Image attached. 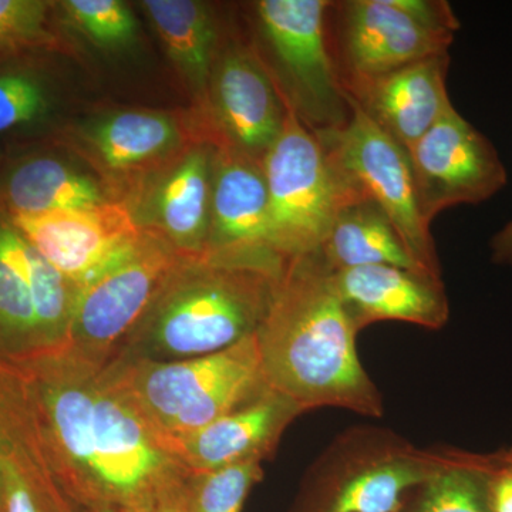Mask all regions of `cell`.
Instances as JSON below:
<instances>
[{
  "label": "cell",
  "mask_w": 512,
  "mask_h": 512,
  "mask_svg": "<svg viewBox=\"0 0 512 512\" xmlns=\"http://www.w3.org/2000/svg\"><path fill=\"white\" fill-rule=\"evenodd\" d=\"M19 372L47 458L80 510L187 507L191 474L106 367L64 353Z\"/></svg>",
  "instance_id": "1"
},
{
  "label": "cell",
  "mask_w": 512,
  "mask_h": 512,
  "mask_svg": "<svg viewBox=\"0 0 512 512\" xmlns=\"http://www.w3.org/2000/svg\"><path fill=\"white\" fill-rule=\"evenodd\" d=\"M359 330L318 255L285 264L256 330L265 382L303 413L322 407L382 417V393L357 353Z\"/></svg>",
  "instance_id": "2"
},
{
  "label": "cell",
  "mask_w": 512,
  "mask_h": 512,
  "mask_svg": "<svg viewBox=\"0 0 512 512\" xmlns=\"http://www.w3.org/2000/svg\"><path fill=\"white\" fill-rule=\"evenodd\" d=\"M285 264L185 255L111 360L174 362L232 348L264 322Z\"/></svg>",
  "instance_id": "3"
},
{
  "label": "cell",
  "mask_w": 512,
  "mask_h": 512,
  "mask_svg": "<svg viewBox=\"0 0 512 512\" xmlns=\"http://www.w3.org/2000/svg\"><path fill=\"white\" fill-rule=\"evenodd\" d=\"M104 367L164 446L268 389L256 333L214 355L174 362L116 359Z\"/></svg>",
  "instance_id": "4"
},
{
  "label": "cell",
  "mask_w": 512,
  "mask_h": 512,
  "mask_svg": "<svg viewBox=\"0 0 512 512\" xmlns=\"http://www.w3.org/2000/svg\"><path fill=\"white\" fill-rule=\"evenodd\" d=\"M456 453L414 446L384 427H350L309 468L295 512H399Z\"/></svg>",
  "instance_id": "5"
},
{
  "label": "cell",
  "mask_w": 512,
  "mask_h": 512,
  "mask_svg": "<svg viewBox=\"0 0 512 512\" xmlns=\"http://www.w3.org/2000/svg\"><path fill=\"white\" fill-rule=\"evenodd\" d=\"M286 109L281 134L262 160L269 249L284 262L316 254L340 212L366 200L318 134Z\"/></svg>",
  "instance_id": "6"
},
{
  "label": "cell",
  "mask_w": 512,
  "mask_h": 512,
  "mask_svg": "<svg viewBox=\"0 0 512 512\" xmlns=\"http://www.w3.org/2000/svg\"><path fill=\"white\" fill-rule=\"evenodd\" d=\"M330 5L329 0L254 5L259 37L271 60L265 67L286 106L316 134L342 127L352 111L330 52Z\"/></svg>",
  "instance_id": "7"
},
{
  "label": "cell",
  "mask_w": 512,
  "mask_h": 512,
  "mask_svg": "<svg viewBox=\"0 0 512 512\" xmlns=\"http://www.w3.org/2000/svg\"><path fill=\"white\" fill-rule=\"evenodd\" d=\"M76 293L0 214V363L22 369L64 355Z\"/></svg>",
  "instance_id": "8"
},
{
  "label": "cell",
  "mask_w": 512,
  "mask_h": 512,
  "mask_svg": "<svg viewBox=\"0 0 512 512\" xmlns=\"http://www.w3.org/2000/svg\"><path fill=\"white\" fill-rule=\"evenodd\" d=\"M183 114L156 110H117L100 114L55 134L53 143L79 153L124 202L138 185L164 170L202 140L220 141L211 121L191 127Z\"/></svg>",
  "instance_id": "9"
},
{
  "label": "cell",
  "mask_w": 512,
  "mask_h": 512,
  "mask_svg": "<svg viewBox=\"0 0 512 512\" xmlns=\"http://www.w3.org/2000/svg\"><path fill=\"white\" fill-rule=\"evenodd\" d=\"M187 254L144 229L120 261L77 288L66 353L90 365L106 366Z\"/></svg>",
  "instance_id": "10"
},
{
  "label": "cell",
  "mask_w": 512,
  "mask_h": 512,
  "mask_svg": "<svg viewBox=\"0 0 512 512\" xmlns=\"http://www.w3.org/2000/svg\"><path fill=\"white\" fill-rule=\"evenodd\" d=\"M349 101V120L318 134L320 140L360 194L392 221L414 261L441 278L436 242L420 210L409 153Z\"/></svg>",
  "instance_id": "11"
},
{
  "label": "cell",
  "mask_w": 512,
  "mask_h": 512,
  "mask_svg": "<svg viewBox=\"0 0 512 512\" xmlns=\"http://www.w3.org/2000/svg\"><path fill=\"white\" fill-rule=\"evenodd\" d=\"M420 210L431 221L457 205L490 200L508 174L494 144L456 107L407 150Z\"/></svg>",
  "instance_id": "12"
},
{
  "label": "cell",
  "mask_w": 512,
  "mask_h": 512,
  "mask_svg": "<svg viewBox=\"0 0 512 512\" xmlns=\"http://www.w3.org/2000/svg\"><path fill=\"white\" fill-rule=\"evenodd\" d=\"M333 62L343 90L400 67L446 55L454 35L431 32L397 8L393 0L332 2Z\"/></svg>",
  "instance_id": "13"
},
{
  "label": "cell",
  "mask_w": 512,
  "mask_h": 512,
  "mask_svg": "<svg viewBox=\"0 0 512 512\" xmlns=\"http://www.w3.org/2000/svg\"><path fill=\"white\" fill-rule=\"evenodd\" d=\"M9 220L76 288L120 261L144 232L130 208L117 200L89 210L20 215Z\"/></svg>",
  "instance_id": "14"
},
{
  "label": "cell",
  "mask_w": 512,
  "mask_h": 512,
  "mask_svg": "<svg viewBox=\"0 0 512 512\" xmlns=\"http://www.w3.org/2000/svg\"><path fill=\"white\" fill-rule=\"evenodd\" d=\"M286 111L255 47L235 43L220 49L205 114L222 144L262 163L281 134Z\"/></svg>",
  "instance_id": "15"
},
{
  "label": "cell",
  "mask_w": 512,
  "mask_h": 512,
  "mask_svg": "<svg viewBox=\"0 0 512 512\" xmlns=\"http://www.w3.org/2000/svg\"><path fill=\"white\" fill-rule=\"evenodd\" d=\"M220 144L202 140L174 163L151 175L124 200L141 228L188 254L207 249L211 222L212 167Z\"/></svg>",
  "instance_id": "16"
},
{
  "label": "cell",
  "mask_w": 512,
  "mask_h": 512,
  "mask_svg": "<svg viewBox=\"0 0 512 512\" xmlns=\"http://www.w3.org/2000/svg\"><path fill=\"white\" fill-rule=\"evenodd\" d=\"M114 200L101 178L82 170L57 144L39 141L6 150L0 167V214L5 217L89 210Z\"/></svg>",
  "instance_id": "17"
},
{
  "label": "cell",
  "mask_w": 512,
  "mask_h": 512,
  "mask_svg": "<svg viewBox=\"0 0 512 512\" xmlns=\"http://www.w3.org/2000/svg\"><path fill=\"white\" fill-rule=\"evenodd\" d=\"M303 414L292 400L271 387L167 450L191 474L212 473L249 460L272 457L293 420Z\"/></svg>",
  "instance_id": "18"
},
{
  "label": "cell",
  "mask_w": 512,
  "mask_h": 512,
  "mask_svg": "<svg viewBox=\"0 0 512 512\" xmlns=\"http://www.w3.org/2000/svg\"><path fill=\"white\" fill-rule=\"evenodd\" d=\"M208 255L225 259H278L269 249L268 188L262 163L220 144L212 167Z\"/></svg>",
  "instance_id": "19"
},
{
  "label": "cell",
  "mask_w": 512,
  "mask_h": 512,
  "mask_svg": "<svg viewBox=\"0 0 512 512\" xmlns=\"http://www.w3.org/2000/svg\"><path fill=\"white\" fill-rule=\"evenodd\" d=\"M332 281L356 329L383 320L439 330L450 318L443 278L393 265L332 272Z\"/></svg>",
  "instance_id": "20"
},
{
  "label": "cell",
  "mask_w": 512,
  "mask_h": 512,
  "mask_svg": "<svg viewBox=\"0 0 512 512\" xmlns=\"http://www.w3.org/2000/svg\"><path fill=\"white\" fill-rule=\"evenodd\" d=\"M450 56L429 57L345 89L373 123L409 150L453 109L447 92Z\"/></svg>",
  "instance_id": "21"
},
{
  "label": "cell",
  "mask_w": 512,
  "mask_h": 512,
  "mask_svg": "<svg viewBox=\"0 0 512 512\" xmlns=\"http://www.w3.org/2000/svg\"><path fill=\"white\" fill-rule=\"evenodd\" d=\"M140 6L205 113L212 69L220 52V29L211 6L197 0H144Z\"/></svg>",
  "instance_id": "22"
},
{
  "label": "cell",
  "mask_w": 512,
  "mask_h": 512,
  "mask_svg": "<svg viewBox=\"0 0 512 512\" xmlns=\"http://www.w3.org/2000/svg\"><path fill=\"white\" fill-rule=\"evenodd\" d=\"M52 52H32L0 60V144L37 143L55 124L60 87L50 66ZM10 150V148H8Z\"/></svg>",
  "instance_id": "23"
},
{
  "label": "cell",
  "mask_w": 512,
  "mask_h": 512,
  "mask_svg": "<svg viewBox=\"0 0 512 512\" xmlns=\"http://www.w3.org/2000/svg\"><path fill=\"white\" fill-rule=\"evenodd\" d=\"M316 255L330 272L393 265L429 274L409 254L392 221L369 200L340 212Z\"/></svg>",
  "instance_id": "24"
},
{
  "label": "cell",
  "mask_w": 512,
  "mask_h": 512,
  "mask_svg": "<svg viewBox=\"0 0 512 512\" xmlns=\"http://www.w3.org/2000/svg\"><path fill=\"white\" fill-rule=\"evenodd\" d=\"M10 466L22 468L39 490L60 488L37 430L25 382L19 370L0 363V512H5L6 473Z\"/></svg>",
  "instance_id": "25"
},
{
  "label": "cell",
  "mask_w": 512,
  "mask_h": 512,
  "mask_svg": "<svg viewBox=\"0 0 512 512\" xmlns=\"http://www.w3.org/2000/svg\"><path fill=\"white\" fill-rule=\"evenodd\" d=\"M491 453L457 450L448 466L407 495L399 512H491Z\"/></svg>",
  "instance_id": "26"
},
{
  "label": "cell",
  "mask_w": 512,
  "mask_h": 512,
  "mask_svg": "<svg viewBox=\"0 0 512 512\" xmlns=\"http://www.w3.org/2000/svg\"><path fill=\"white\" fill-rule=\"evenodd\" d=\"M32 52H69L55 2L0 0V60Z\"/></svg>",
  "instance_id": "27"
},
{
  "label": "cell",
  "mask_w": 512,
  "mask_h": 512,
  "mask_svg": "<svg viewBox=\"0 0 512 512\" xmlns=\"http://www.w3.org/2000/svg\"><path fill=\"white\" fill-rule=\"evenodd\" d=\"M55 10L60 28L79 30L101 49H123L136 40V16L121 0H64Z\"/></svg>",
  "instance_id": "28"
},
{
  "label": "cell",
  "mask_w": 512,
  "mask_h": 512,
  "mask_svg": "<svg viewBox=\"0 0 512 512\" xmlns=\"http://www.w3.org/2000/svg\"><path fill=\"white\" fill-rule=\"evenodd\" d=\"M264 477L262 461L249 460L192 476L187 512H242L252 488Z\"/></svg>",
  "instance_id": "29"
},
{
  "label": "cell",
  "mask_w": 512,
  "mask_h": 512,
  "mask_svg": "<svg viewBox=\"0 0 512 512\" xmlns=\"http://www.w3.org/2000/svg\"><path fill=\"white\" fill-rule=\"evenodd\" d=\"M393 3L431 32L456 36L461 28L460 20L446 0H393Z\"/></svg>",
  "instance_id": "30"
},
{
  "label": "cell",
  "mask_w": 512,
  "mask_h": 512,
  "mask_svg": "<svg viewBox=\"0 0 512 512\" xmlns=\"http://www.w3.org/2000/svg\"><path fill=\"white\" fill-rule=\"evenodd\" d=\"M5 512H72L57 507L30 484L22 468L10 466L6 473Z\"/></svg>",
  "instance_id": "31"
},
{
  "label": "cell",
  "mask_w": 512,
  "mask_h": 512,
  "mask_svg": "<svg viewBox=\"0 0 512 512\" xmlns=\"http://www.w3.org/2000/svg\"><path fill=\"white\" fill-rule=\"evenodd\" d=\"M491 512H512V447L491 453Z\"/></svg>",
  "instance_id": "32"
},
{
  "label": "cell",
  "mask_w": 512,
  "mask_h": 512,
  "mask_svg": "<svg viewBox=\"0 0 512 512\" xmlns=\"http://www.w3.org/2000/svg\"><path fill=\"white\" fill-rule=\"evenodd\" d=\"M490 249L494 264L512 266V221L491 238Z\"/></svg>",
  "instance_id": "33"
},
{
  "label": "cell",
  "mask_w": 512,
  "mask_h": 512,
  "mask_svg": "<svg viewBox=\"0 0 512 512\" xmlns=\"http://www.w3.org/2000/svg\"><path fill=\"white\" fill-rule=\"evenodd\" d=\"M92 512H138L134 510H130V508H116V507H109V508H101V510H96Z\"/></svg>",
  "instance_id": "34"
},
{
  "label": "cell",
  "mask_w": 512,
  "mask_h": 512,
  "mask_svg": "<svg viewBox=\"0 0 512 512\" xmlns=\"http://www.w3.org/2000/svg\"><path fill=\"white\" fill-rule=\"evenodd\" d=\"M157 512H187V511H185V507H173V508H165V510H160Z\"/></svg>",
  "instance_id": "35"
},
{
  "label": "cell",
  "mask_w": 512,
  "mask_h": 512,
  "mask_svg": "<svg viewBox=\"0 0 512 512\" xmlns=\"http://www.w3.org/2000/svg\"><path fill=\"white\" fill-rule=\"evenodd\" d=\"M6 148L0 144V167H2L3 160H5Z\"/></svg>",
  "instance_id": "36"
}]
</instances>
